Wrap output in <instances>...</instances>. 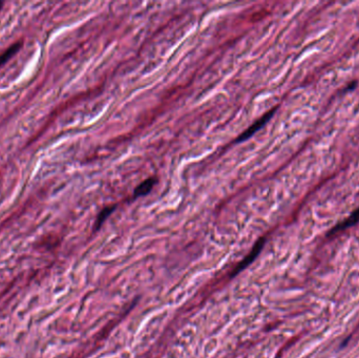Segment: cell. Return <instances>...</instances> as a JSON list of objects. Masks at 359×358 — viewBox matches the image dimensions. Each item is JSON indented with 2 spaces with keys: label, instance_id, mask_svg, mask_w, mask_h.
<instances>
[{
  "label": "cell",
  "instance_id": "8992f818",
  "mask_svg": "<svg viewBox=\"0 0 359 358\" xmlns=\"http://www.w3.org/2000/svg\"><path fill=\"white\" fill-rule=\"evenodd\" d=\"M21 46H22L21 42H17L15 44H13L11 48H8L3 54L0 55V67H1L2 64H4L7 60L11 59L13 56L21 49Z\"/></svg>",
  "mask_w": 359,
  "mask_h": 358
},
{
  "label": "cell",
  "instance_id": "7a4b0ae2",
  "mask_svg": "<svg viewBox=\"0 0 359 358\" xmlns=\"http://www.w3.org/2000/svg\"><path fill=\"white\" fill-rule=\"evenodd\" d=\"M265 242H266V239L262 238V239H260L257 243H255V245L253 246V248L251 249V251L249 252L248 256L246 257V258L239 264L238 267H236V268L234 269V271L232 272V276H234V275H236V274H239V273H240L242 270H244L246 267L249 266L250 264H251L255 259L258 258V256L260 254V252L262 251L263 247H264Z\"/></svg>",
  "mask_w": 359,
  "mask_h": 358
},
{
  "label": "cell",
  "instance_id": "277c9868",
  "mask_svg": "<svg viewBox=\"0 0 359 358\" xmlns=\"http://www.w3.org/2000/svg\"><path fill=\"white\" fill-rule=\"evenodd\" d=\"M158 183V179L156 177H150L148 179H146L145 181L142 182L139 186H137L134 190V196L135 197H141L144 196L146 194H148L153 188L155 187V185Z\"/></svg>",
  "mask_w": 359,
  "mask_h": 358
},
{
  "label": "cell",
  "instance_id": "52a82bcc",
  "mask_svg": "<svg viewBox=\"0 0 359 358\" xmlns=\"http://www.w3.org/2000/svg\"><path fill=\"white\" fill-rule=\"evenodd\" d=\"M2 6H3V2H2V1H0V10H1Z\"/></svg>",
  "mask_w": 359,
  "mask_h": 358
},
{
  "label": "cell",
  "instance_id": "6da1fadb",
  "mask_svg": "<svg viewBox=\"0 0 359 358\" xmlns=\"http://www.w3.org/2000/svg\"><path fill=\"white\" fill-rule=\"evenodd\" d=\"M276 111H277V107H274L271 110H269L268 112H266V114H265L263 117H261L257 122H254V123L248 129L243 131V133L240 135V137L236 139L235 142L242 143V142H244V141L251 138L255 133H258L260 129H262L265 125L268 123V122L272 119V117L275 115Z\"/></svg>",
  "mask_w": 359,
  "mask_h": 358
},
{
  "label": "cell",
  "instance_id": "3957f363",
  "mask_svg": "<svg viewBox=\"0 0 359 358\" xmlns=\"http://www.w3.org/2000/svg\"><path fill=\"white\" fill-rule=\"evenodd\" d=\"M359 223V208H357L356 210H354L351 214H350L348 218L340 222L339 224H337L336 226H334V227L330 230V232L328 233V237H330V235H333L339 231H343V230H346L347 228H350L352 227V226L356 225Z\"/></svg>",
  "mask_w": 359,
  "mask_h": 358
},
{
  "label": "cell",
  "instance_id": "5b68a950",
  "mask_svg": "<svg viewBox=\"0 0 359 358\" xmlns=\"http://www.w3.org/2000/svg\"><path fill=\"white\" fill-rule=\"evenodd\" d=\"M116 208H117V205H109V206L105 207V208H104L98 215L96 224H94V229L96 230L100 229L103 223L107 220L108 216L116 210Z\"/></svg>",
  "mask_w": 359,
  "mask_h": 358
}]
</instances>
